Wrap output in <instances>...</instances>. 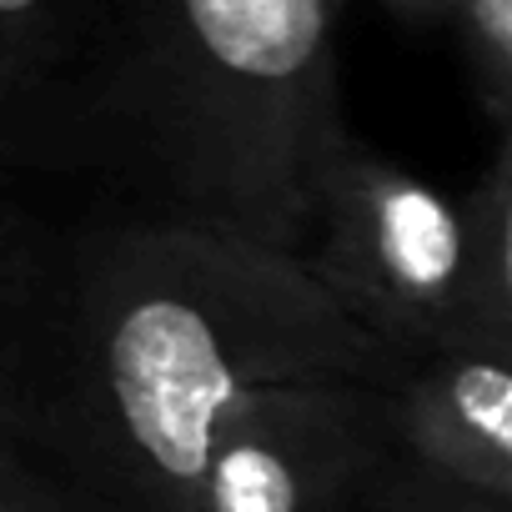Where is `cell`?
I'll return each instance as SVG.
<instances>
[{
    "mask_svg": "<svg viewBox=\"0 0 512 512\" xmlns=\"http://www.w3.org/2000/svg\"><path fill=\"white\" fill-rule=\"evenodd\" d=\"M392 447L467 492L512 502V337H457L387 387Z\"/></svg>",
    "mask_w": 512,
    "mask_h": 512,
    "instance_id": "obj_5",
    "label": "cell"
},
{
    "mask_svg": "<svg viewBox=\"0 0 512 512\" xmlns=\"http://www.w3.org/2000/svg\"><path fill=\"white\" fill-rule=\"evenodd\" d=\"M126 0H0V146L41 176V156L106 61Z\"/></svg>",
    "mask_w": 512,
    "mask_h": 512,
    "instance_id": "obj_6",
    "label": "cell"
},
{
    "mask_svg": "<svg viewBox=\"0 0 512 512\" xmlns=\"http://www.w3.org/2000/svg\"><path fill=\"white\" fill-rule=\"evenodd\" d=\"M41 457L36 452V422H31V387H26V362L16 342H0V472Z\"/></svg>",
    "mask_w": 512,
    "mask_h": 512,
    "instance_id": "obj_11",
    "label": "cell"
},
{
    "mask_svg": "<svg viewBox=\"0 0 512 512\" xmlns=\"http://www.w3.org/2000/svg\"><path fill=\"white\" fill-rule=\"evenodd\" d=\"M387 447V387L352 377L256 387L216 427L191 512H342Z\"/></svg>",
    "mask_w": 512,
    "mask_h": 512,
    "instance_id": "obj_4",
    "label": "cell"
},
{
    "mask_svg": "<svg viewBox=\"0 0 512 512\" xmlns=\"http://www.w3.org/2000/svg\"><path fill=\"white\" fill-rule=\"evenodd\" d=\"M31 176L6 146H0V342L26 347L41 302L51 292L61 246H66V226H56L36 191Z\"/></svg>",
    "mask_w": 512,
    "mask_h": 512,
    "instance_id": "obj_7",
    "label": "cell"
},
{
    "mask_svg": "<svg viewBox=\"0 0 512 512\" xmlns=\"http://www.w3.org/2000/svg\"><path fill=\"white\" fill-rule=\"evenodd\" d=\"M372 512H512V502L467 492V487H457L447 477H432L427 467L402 457V467L382 482Z\"/></svg>",
    "mask_w": 512,
    "mask_h": 512,
    "instance_id": "obj_10",
    "label": "cell"
},
{
    "mask_svg": "<svg viewBox=\"0 0 512 512\" xmlns=\"http://www.w3.org/2000/svg\"><path fill=\"white\" fill-rule=\"evenodd\" d=\"M312 282L402 367L457 337H512V151L452 201L342 131L312 186Z\"/></svg>",
    "mask_w": 512,
    "mask_h": 512,
    "instance_id": "obj_3",
    "label": "cell"
},
{
    "mask_svg": "<svg viewBox=\"0 0 512 512\" xmlns=\"http://www.w3.org/2000/svg\"><path fill=\"white\" fill-rule=\"evenodd\" d=\"M0 512H121L71 472L51 467L46 457H26L0 472Z\"/></svg>",
    "mask_w": 512,
    "mask_h": 512,
    "instance_id": "obj_9",
    "label": "cell"
},
{
    "mask_svg": "<svg viewBox=\"0 0 512 512\" xmlns=\"http://www.w3.org/2000/svg\"><path fill=\"white\" fill-rule=\"evenodd\" d=\"M342 0H126L41 176L86 171L116 211L201 221L302 256L312 186L347 131Z\"/></svg>",
    "mask_w": 512,
    "mask_h": 512,
    "instance_id": "obj_2",
    "label": "cell"
},
{
    "mask_svg": "<svg viewBox=\"0 0 512 512\" xmlns=\"http://www.w3.org/2000/svg\"><path fill=\"white\" fill-rule=\"evenodd\" d=\"M372 6H382L387 16H397L407 26H442V16H447V0H372Z\"/></svg>",
    "mask_w": 512,
    "mask_h": 512,
    "instance_id": "obj_12",
    "label": "cell"
},
{
    "mask_svg": "<svg viewBox=\"0 0 512 512\" xmlns=\"http://www.w3.org/2000/svg\"><path fill=\"white\" fill-rule=\"evenodd\" d=\"M21 362L36 452L121 512H191L216 427L256 387L402 372L302 256L136 211L66 231Z\"/></svg>",
    "mask_w": 512,
    "mask_h": 512,
    "instance_id": "obj_1",
    "label": "cell"
},
{
    "mask_svg": "<svg viewBox=\"0 0 512 512\" xmlns=\"http://www.w3.org/2000/svg\"><path fill=\"white\" fill-rule=\"evenodd\" d=\"M442 26L457 31L472 96L497 136L512 126V0H447Z\"/></svg>",
    "mask_w": 512,
    "mask_h": 512,
    "instance_id": "obj_8",
    "label": "cell"
}]
</instances>
